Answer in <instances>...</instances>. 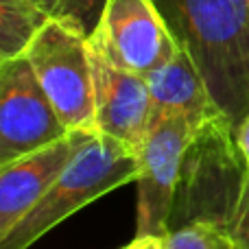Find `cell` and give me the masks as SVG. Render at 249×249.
I'll use <instances>...</instances> for the list:
<instances>
[{"label":"cell","mask_w":249,"mask_h":249,"mask_svg":"<svg viewBox=\"0 0 249 249\" xmlns=\"http://www.w3.org/2000/svg\"><path fill=\"white\" fill-rule=\"evenodd\" d=\"M138 173V149L96 131L70 160L51 190L0 238V249H29L81 208L124 184H133Z\"/></svg>","instance_id":"cell-2"},{"label":"cell","mask_w":249,"mask_h":249,"mask_svg":"<svg viewBox=\"0 0 249 249\" xmlns=\"http://www.w3.org/2000/svg\"><path fill=\"white\" fill-rule=\"evenodd\" d=\"M123 249H162V238L160 236H133V241Z\"/></svg>","instance_id":"cell-15"},{"label":"cell","mask_w":249,"mask_h":249,"mask_svg":"<svg viewBox=\"0 0 249 249\" xmlns=\"http://www.w3.org/2000/svg\"><path fill=\"white\" fill-rule=\"evenodd\" d=\"M155 4L234 131L249 116V0H155Z\"/></svg>","instance_id":"cell-1"},{"label":"cell","mask_w":249,"mask_h":249,"mask_svg":"<svg viewBox=\"0 0 249 249\" xmlns=\"http://www.w3.org/2000/svg\"><path fill=\"white\" fill-rule=\"evenodd\" d=\"M57 20H64L86 37H92L99 29L107 0H57Z\"/></svg>","instance_id":"cell-13"},{"label":"cell","mask_w":249,"mask_h":249,"mask_svg":"<svg viewBox=\"0 0 249 249\" xmlns=\"http://www.w3.org/2000/svg\"><path fill=\"white\" fill-rule=\"evenodd\" d=\"M232 138H234V144H236L238 153H241L243 160L249 164V116H245L234 127Z\"/></svg>","instance_id":"cell-14"},{"label":"cell","mask_w":249,"mask_h":249,"mask_svg":"<svg viewBox=\"0 0 249 249\" xmlns=\"http://www.w3.org/2000/svg\"><path fill=\"white\" fill-rule=\"evenodd\" d=\"M44 92L70 129H96L94 70L83 33L53 18L24 51Z\"/></svg>","instance_id":"cell-4"},{"label":"cell","mask_w":249,"mask_h":249,"mask_svg":"<svg viewBox=\"0 0 249 249\" xmlns=\"http://www.w3.org/2000/svg\"><path fill=\"white\" fill-rule=\"evenodd\" d=\"M94 70L96 129L140 149L153 112V101L142 74L123 66L99 35L88 37Z\"/></svg>","instance_id":"cell-6"},{"label":"cell","mask_w":249,"mask_h":249,"mask_svg":"<svg viewBox=\"0 0 249 249\" xmlns=\"http://www.w3.org/2000/svg\"><path fill=\"white\" fill-rule=\"evenodd\" d=\"M57 9V0H0V61L22 55Z\"/></svg>","instance_id":"cell-10"},{"label":"cell","mask_w":249,"mask_h":249,"mask_svg":"<svg viewBox=\"0 0 249 249\" xmlns=\"http://www.w3.org/2000/svg\"><path fill=\"white\" fill-rule=\"evenodd\" d=\"M68 131L24 53L0 61V166Z\"/></svg>","instance_id":"cell-5"},{"label":"cell","mask_w":249,"mask_h":249,"mask_svg":"<svg viewBox=\"0 0 249 249\" xmlns=\"http://www.w3.org/2000/svg\"><path fill=\"white\" fill-rule=\"evenodd\" d=\"M92 129H70L51 144L0 166V238L51 190L77 151L94 136Z\"/></svg>","instance_id":"cell-8"},{"label":"cell","mask_w":249,"mask_h":249,"mask_svg":"<svg viewBox=\"0 0 249 249\" xmlns=\"http://www.w3.org/2000/svg\"><path fill=\"white\" fill-rule=\"evenodd\" d=\"M247 166H249V164H247Z\"/></svg>","instance_id":"cell-16"},{"label":"cell","mask_w":249,"mask_h":249,"mask_svg":"<svg viewBox=\"0 0 249 249\" xmlns=\"http://www.w3.org/2000/svg\"><path fill=\"white\" fill-rule=\"evenodd\" d=\"M144 79L151 92L153 107L181 112L197 131H201L214 118H223L212 103L203 74L199 72L197 64L181 44L166 64L155 68Z\"/></svg>","instance_id":"cell-9"},{"label":"cell","mask_w":249,"mask_h":249,"mask_svg":"<svg viewBox=\"0 0 249 249\" xmlns=\"http://www.w3.org/2000/svg\"><path fill=\"white\" fill-rule=\"evenodd\" d=\"M94 35L123 66L142 77L164 66L179 48L155 0H107Z\"/></svg>","instance_id":"cell-7"},{"label":"cell","mask_w":249,"mask_h":249,"mask_svg":"<svg viewBox=\"0 0 249 249\" xmlns=\"http://www.w3.org/2000/svg\"><path fill=\"white\" fill-rule=\"evenodd\" d=\"M197 133L181 112L153 107L144 140L138 149L140 173L133 181L138 188L136 236L164 238L168 234L177 186Z\"/></svg>","instance_id":"cell-3"},{"label":"cell","mask_w":249,"mask_h":249,"mask_svg":"<svg viewBox=\"0 0 249 249\" xmlns=\"http://www.w3.org/2000/svg\"><path fill=\"white\" fill-rule=\"evenodd\" d=\"M162 249H238L225 225L210 219H190L171 228L162 238Z\"/></svg>","instance_id":"cell-12"},{"label":"cell","mask_w":249,"mask_h":249,"mask_svg":"<svg viewBox=\"0 0 249 249\" xmlns=\"http://www.w3.org/2000/svg\"><path fill=\"white\" fill-rule=\"evenodd\" d=\"M221 164H223V151L219 153V160H214V168H210L208 184H210V188L228 195L232 199V206H230V212H225L216 223L225 225L230 230L238 249H249V166L245 160H241L236 175H234V186L230 190L225 188V166H221Z\"/></svg>","instance_id":"cell-11"}]
</instances>
